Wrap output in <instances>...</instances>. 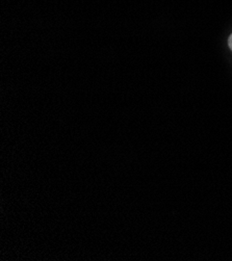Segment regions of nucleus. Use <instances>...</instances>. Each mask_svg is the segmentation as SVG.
I'll use <instances>...</instances> for the list:
<instances>
[{
  "mask_svg": "<svg viewBox=\"0 0 232 261\" xmlns=\"http://www.w3.org/2000/svg\"><path fill=\"white\" fill-rule=\"evenodd\" d=\"M228 45H229V47H230V49L232 50V35L229 37V39H228Z\"/></svg>",
  "mask_w": 232,
  "mask_h": 261,
  "instance_id": "obj_1",
  "label": "nucleus"
}]
</instances>
